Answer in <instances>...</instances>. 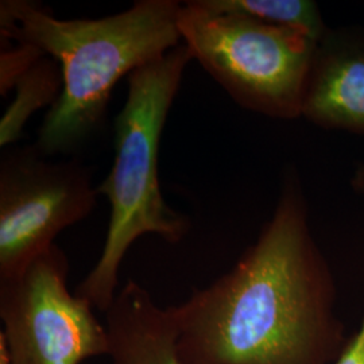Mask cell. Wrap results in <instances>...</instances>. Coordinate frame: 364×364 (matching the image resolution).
Wrapping results in <instances>:
<instances>
[{
  "instance_id": "8992f818",
  "label": "cell",
  "mask_w": 364,
  "mask_h": 364,
  "mask_svg": "<svg viewBox=\"0 0 364 364\" xmlns=\"http://www.w3.org/2000/svg\"><path fill=\"white\" fill-rule=\"evenodd\" d=\"M96 204L91 170L81 161H53L36 146L7 147L0 159V281L23 273Z\"/></svg>"
},
{
  "instance_id": "7c38bea8",
  "label": "cell",
  "mask_w": 364,
  "mask_h": 364,
  "mask_svg": "<svg viewBox=\"0 0 364 364\" xmlns=\"http://www.w3.org/2000/svg\"><path fill=\"white\" fill-rule=\"evenodd\" d=\"M333 364H364V318L359 331L340 352Z\"/></svg>"
},
{
  "instance_id": "ba28073f",
  "label": "cell",
  "mask_w": 364,
  "mask_h": 364,
  "mask_svg": "<svg viewBox=\"0 0 364 364\" xmlns=\"http://www.w3.org/2000/svg\"><path fill=\"white\" fill-rule=\"evenodd\" d=\"M105 314L111 364H188L178 352V329L170 306L129 279Z\"/></svg>"
},
{
  "instance_id": "3957f363",
  "label": "cell",
  "mask_w": 364,
  "mask_h": 364,
  "mask_svg": "<svg viewBox=\"0 0 364 364\" xmlns=\"http://www.w3.org/2000/svg\"><path fill=\"white\" fill-rule=\"evenodd\" d=\"M192 60L181 43L127 77V99L114 123V164L96 186L111 205L105 246L75 291L97 311L107 312L117 297L120 264L136 239L151 234L177 245L191 231V219L162 196L158 159L162 131Z\"/></svg>"
},
{
  "instance_id": "4fadbf2b",
  "label": "cell",
  "mask_w": 364,
  "mask_h": 364,
  "mask_svg": "<svg viewBox=\"0 0 364 364\" xmlns=\"http://www.w3.org/2000/svg\"><path fill=\"white\" fill-rule=\"evenodd\" d=\"M351 188L355 193L364 195V165L358 166L351 177Z\"/></svg>"
},
{
  "instance_id": "7a4b0ae2",
  "label": "cell",
  "mask_w": 364,
  "mask_h": 364,
  "mask_svg": "<svg viewBox=\"0 0 364 364\" xmlns=\"http://www.w3.org/2000/svg\"><path fill=\"white\" fill-rule=\"evenodd\" d=\"M181 6L177 0H138L123 13L66 21L37 1H0L1 39L36 46L63 73V92L34 144L42 154H73L92 141L105 124L117 82L181 45Z\"/></svg>"
},
{
  "instance_id": "6da1fadb",
  "label": "cell",
  "mask_w": 364,
  "mask_h": 364,
  "mask_svg": "<svg viewBox=\"0 0 364 364\" xmlns=\"http://www.w3.org/2000/svg\"><path fill=\"white\" fill-rule=\"evenodd\" d=\"M335 289L317 247L299 171L289 168L272 219L228 273L170 306L188 364H326Z\"/></svg>"
},
{
  "instance_id": "277c9868",
  "label": "cell",
  "mask_w": 364,
  "mask_h": 364,
  "mask_svg": "<svg viewBox=\"0 0 364 364\" xmlns=\"http://www.w3.org/2000/svg\"><path fill=\"white\" fill-rule=\"evenodd\" d=\"M178 30L200 65L236 105L273 119L302 117L317 42L290 27L182 3Z\"/></svg>"
},
{
  "instance_id": "5b68a950",
  "label": "cell",
  "mask_w": 364,
  "mask_h": 364,
  "mask_svg": "<svg viewBox=\"0 0 364 364\" xmlns=\"http://www.w3.org/2000/svg\"><path fill=\"white\" fill-rule=\"evenodd\" d=\"M69 260L54 245L23 273L0 281V341L11 364H81L108 356L105 324L68 289Z\"/></svg>"
},
{
  "instance_id": "52a82bcc",
  "label": "cell",
  "mask_w": 364,
  "mask_h": 364,
  "mask_svg": "<svg viewBox=\"0 0 364 364\" xmlns=\"http://www.w3.org/2000/svg\"><path fill=\"white\" fill-rule=\"evenodd\" d=\"M302 117L326 130L364 136V28H328L317 42Z\"/></svg>"
},
{
  "instance_id": "8fae6325",
  "label": "cell",
  "mask_w": 364,
  "mask_h": 364,
  "mask_svg": "<svg viewBox=\"0 0 364 364\" xmlns=\"http://www.w3.org/2000/svg\"><path fill=\"white\" fill-rule=\"evenodd\" d=\"M1 41L0 50V95L4 97L13 91L16 81L38 63L45 54L33 45Z\"/></svg>"
},
{
  "instance_id": "9c48e42d",
  "label": "cell",
  "mask_w": 364,
  "mask_h": 364,
  "mask_svg": "<svg viewBox=\"0 0 364 364\" xmlns=\"http://www.w3.org/2000/svg\"><path fill=\"white\" fill-rule=\"evenodd\" d=\"M63 73L55 60L45 55L19 78L14 87V100L0 120V147L18 142L28 119L38 109L57 103L63 92Z\"/></svg>"
},
{
  "instance_id": "30bf717a",
  "label": "cell",
  "mask_w": 364,
  "mask_h": 364,
  "mask_svg": "<svg viewBox=\"0 0 364 364\" xmlns=\"http://www.w3.org/2000/svg\"><path fill=\"white\" fill-rule=\"evenodd\" d=\"M212 11L236 14L263 23L299 30L316 41L328 28L317 3L311 0H200Z\"/></svg>"
}]
</instances>
